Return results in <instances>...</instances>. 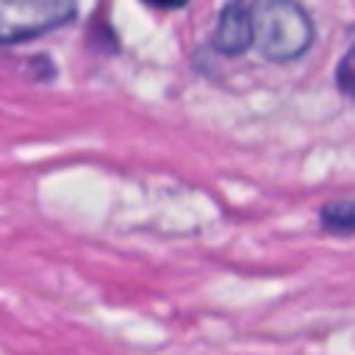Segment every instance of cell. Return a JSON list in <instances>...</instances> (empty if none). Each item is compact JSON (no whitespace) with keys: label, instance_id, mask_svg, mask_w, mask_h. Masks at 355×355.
<instances>
[{"label":"cell","instance_id":"6da1fadb","mask_svg":"<svg viewBox=\"0 0 355 355\" xmlns=\"http://www.w3.org/2000/svg\"><path fill=\"white\" fill-rule=\"evenodd\" d=\"M252 44L266 61H294L313 42L311 17L294 0H252Z\"/></svg>","mask_w":355,"mask_h":355},{"label":"cell","instance_id":"7a4b0ae2","mask_svg":"<svg viewBox=\"0 0 355 355\" xmlns=\"http://www.w3.org/2000/svg\"><path fill=\"white\" fill-rule=\"evenodd\" d=\"M75 0H0V42H25L67 25Z\"/></svg>","mask_w":355,"mask_h":355},{"label":"cell","instance_id":"3957f363","mask_svg":"<svg viewBox=\"0 0 355 355\" xmlns=\"http://www.w3.org/2000/svg\"><path fill=\"white\" fill-rule=\"evenodd\" d=\"M214 47L225 55H239L247 47H252V17H250V3L244 0H230L214 31Z\"/></svg>","mask_w":355,"mask_h":355},{"label":"cell","instance_id":"277c9868","mask_svg":"<svg viewBox=\"0 0 355 355\" xmlns=\"http://www.w3.org/2000/svg\"><path fill=\"white\" fill-rule=\"evenodd\" d=\"M319 225L327 233H355V197L349 200H333L322 205L319 211Z\"/></svg>","mask_w":355,"mask_h":355},{"label":"cell","instance_id":"5b68a950","mask_svg":"<svg viewBox=\"0 0 355 355\" xmlns=\"http://www.w3.org/2000/svg\"><path fill=\"white\" fill-rule=\"evenodd\" d=\"M338 86L347 94H355V47L344 55V61L338 67Z\"/></svg>","mask_w":355,"mask_h":355},{"label":"cell","instance_id":"8992f818","mask_svg":"<svg viewBox=\"0 0 355 355\" xmlns=\"http://www.w3.org/2000/svg\"><path fill=\"white\" fill-rule=\"evenodd\" d=\"M153 6H158V8H180L186 0H150Z\"/></svg>","mask_w":355,"mask_h":355}]
</instances>
